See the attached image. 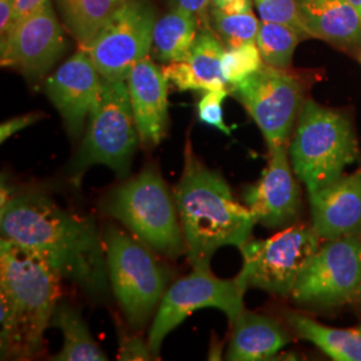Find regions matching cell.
Here are the masks:
<instances>
[{
    "instance_id": "1",
    "label": "cell",
    "mask_w": 361,
    "mask_h": 361,
    "mask_svg": "<svg viewBox=\"0 0 361 361\" xmlns=\"http://www.w3.org/2000/svg\"><path fill=\"white\" fill-rule=\"evenodd\" d=\"M1 237L44 261L87 296L107 295L106 252L95 221L59 207L49 195L13 194L0 207Z\"/></svg>"
},
{
    "instance_id": "2",
    "label": "cell",
    "mask_w": 361,
    "mask_h": 361,
    "mask_svg": "<svg viewBox=\"0 0 361 361\" xmlns=\"http://www.w3.org/2000/svg\"><path fill=\"white\" fill-rule=\"evenodd\" d=\"M185 165L176 188V204L193 269L210 271L216 250L232 245L241 249L250 240L257 219L247 207L235 201L219 171L207 168L185 145Z\"/></svg>"
},
{
    "instance_id": "3",
    "label": "cell",
    "mask_w": 361,
    "mask_h": 361,
    "mask_svg": "<svg viewBox=\"0 0 361 361\" xmlns=\"http://www.w3.org/2000/svg\"><path fill=\"white\" fill-rule=\"evenodd\" d=\"M61 276L22 246L0 241L1 359L31 360L40 355L44 332L59 302Z\"/></svg>"
},
{
    "instance_id": "4",
    "label": "cell",
    "mask_w": 361,
    "mask_h": 361,
    "mask_svg": "<svg viewBox=\"0 0 361 361\" xmlns=\"http://www.w3.org/2000/svg\"><path fill=\"white\" fill-rule=\"evenodd\" d=\"M288 149L293 171L308 194L341 178L345 169L360 158L359 141L348 116L312 99L301 109Z\"/></svg>"
},
{
    "instance_id": "5",
    "label": "cell",
    "mask_w": 361,
    "mask_h": 361,
    "mask_svg": "<svg viewBox=\"0 0 361 361\" xmlns=\"http://www.w3.org/2000/svg\"><path fill=\"white\" fill-rule=\"evenodd\" d=\"M101 207L157 253L177 258L186 252L176 198L154 168L143 169L113 189Z\"/></svg>"
},
{
    "instance_id": "6",
    "label": "cell",
    "mask_w": 361,
    "mask_h": 361,
    "mask_svg": "<svg viewBox=\"0 0 361 361\" xmlns=\"http://www.w3.org/2000/svg\"><path fill=\"white\" fill-rule=\"evenodd\" d=\"M104 244L113 293L130 325L142 329L166 293L168 268L150 247L116 226L106 228Z\"/></svg>"
},
{
    "instance_id": "7",
    "label": "cell",
    "mask_w": 361,
    "mask_h": 361,
    "mask_svg": "<svg viewBox=\"0 0 361 361\" xmlns=\"http://www.w3.org/2000/svg\"><path fill=\"white\" fill-rule=\"evenodd\" d=\"M138 143L141 141L126 80L104 79L70 174L79 182L87 169L104 165L119 177H126Z\"/></svg>"
},
{
    "instance_id": "8",
    "label": "cell",
    "mask_w": 361,
    "mask_h": 361,
    "mask_svg": "<svg viewBox=\"0 0 361 361\" xmlns=\"http://www.w3.org/2000/svg\"><path fill=\"white\" fill-rule=\"evenodd\" d=\"M313 228L292 225L267 240H249L240 249L243 268L235 276L245 288L290 297L301 273L322 246Z\"/></svg>"
},
{
    "instance_id": "9",
    "label": "cell",
    "mask_w": 361,
    "mask_h": 361,
    "mask_svg": "<svg viewBox=\"0 0 361 361\" xmlns=\"http://www.w3.org/2000/svg\"><path fill=\"white\" fill-rule=\"evenodd\" d=\"M231 94L257 123L268 149L289 142L305 104L304 85L289 68L264 63L256 73L231 86Z\"/></svg>"
},
{
    "instance_id": "10",
    "label": "cell",
    "mask_w": 361,
    "mask_h": 361,
    "mask_svg": "<svg viewBox=\"0 0 361 361\" xmlns=\"http://www.w3.org/2000/svg\"><path fill=\"white\" fill-rule=\"evenodd\" d=\"M361 234L328 240L301 273L292 292L302 307L337 308L359 298Z\"/></svg>"
},
{
    "instance_id": "11",
    "label": "cell",
    "mask_w": 361,
    "mask_h": 361,
    "mask_svg": "<svg viewBox=\"0 0 361 361\" xmlns=\"http://www.w3.org/2000/svg\"><path fill=\"white\" fill-rule=\"evenodd\" d=\"M155 10L150 0H129L82 46L101 77L126 80L153 47Z\"/></svg>"
},
{
    "instance_id": "12",
    "label": "cell",
    "mask_w": 361,
    "mask_h": 361,
    "mask_svg": "<svg viewBox=\"0 0 361 361\" xmlns=\"http://www.w3.org/2000/svg\"><path fill=\"white\" fill-rule=\"evenodd\" d=\"M245 288L235 277L233 280H221L210 271L193 269L188 277L171 285L159 302L147 336L152 353L158 357L165 337L194 310L217 308L226 314L229 323H234L245 310Z\"/></svg>"
},
{
    "instance_id": "13",
    "label": "cell",
    "mask_w": 361,
    "mask_h": 361,
    "mask_svg": "<svg viewBox=\"0 0 361 361\" xmlns=\"http://www.w3.org/2000/svg\"><path fill=\"white\" fill-rule=\"evenodd\" d=\"M67 50L65 32L51 1L15 23L1 38L0 63L37 80L51 70Z\"/></svg>"
},
{
    "instance_id": "14",
    "label": "cell",
    "mask_w": 361,
    "mask_h": 361,
    "mask_svg": "<svg viewBox=\"0 0 361 361\" xmlns=\"http://www.w3.org/2000/svg\"><path fill=\"white\" fill-rule=\"evenodd\" d=\"M289 158L288 143L269 149V161L259 180L244 194L257 224L268 229L296 225L301 214V193Z\"/></svg>"
},
{
    "instance_id": "15",
    "label": "cell",
    "mask_w": 361,
    "mask_h": 361,
    "mask_svg": "<svg viewBox=\"0 0 361 361\" xmlns=\"http://www.w3.org/2000/svg\"><path fill=\"white\" fill-rule=\"evenodd\" d=\"M104 78L83 49L66 61L44 83V92L62 116L67 133L78 138L102 91Z\"/></svg>"
},
{
    "instance_id": "16",
    "label": "cell",
    "mask_w": 361,
    "mask_h": 361,
    "mask_svg": "<svg viewBox=\"0 0 361 361\" xmlns=\"http://www.w3.org/2000/svg\"><path fill=\"white\" fill-rule=\"evenodd\" d=\"M126 83L140 141L153 149L162 142L168 129V78L147 55L134 66Z\"/></svg>"
},
{
    "instance_id": "17",
    "label": "cell",
    "mask_w": 361,
    "mask_h": 361,
    "mask_svg": "<svg viewBox=\"0 0 361 361\" xmlns=\"http://www.w3.org/2000/svg\"><path fill=\"white\" fill-rule=\"evenodd\" d=\"M308 195L312 228L323 240L361 234V169Z\"/></svg>"
},
{
    "instance_id": "18",
    "label": "cell",
    "mask_w": 361,
    "mask_h": 361,
    "mask_svg": "<svg viewBox=\"0 0 361 361\" xmlns=\"http://www.w3.org/2000/svg\"><path fill=\"white\" fill-rule=\"evenodd\" d=\"M222 40L213 28H201L193 49L185 61L162 67L169 83L180 91H210L226 89L221 61L225 52Z\"/></svg>"
},
{
    "instance_id": "19",
    "label": "cell",
    "mask_w": 361,
    "mask_h": 361,
    "mask_svg": "<svg viewBox=\"0 0 361 361\" xmlns=\"http://www.w3.org/2000/svg\"><path fill=\"white\" fill-rule=\"evenodd\" d=\"M310 38L352 50L361 46V16L348 0H297Z\"/></svg>"
},
{
    "instance_id": "20",
    "label": "cell",
    "mask_w": 361,
    "mask_h": 361,
    "mask_svg": "<svg viewBox=\"0 0 361 361\" xmlns=\"http://www.w3.org/2000/svg\"><path fill=\"white\" fill-rule=\"evenodd\" d=\"M232 325L226 360H268L292 341L289 334L276 320L255 312L243 310Z\"/></svg>"
},
{
    "instance_id": "21",
    "label": "cell",
    "mask_w": 361,
    "mask_h": 361,
    "mask_svg": "<svg viewBox=\"0 0 361 361\" xmlns=\"http://www.w3.org/2000/svg\"><path fill=\"white\" fill-rule=\"evenodd\" d=\"M288 323L298 337L307 340L336 361H361V324L355 328H331L307 316L290 313Z\"/></svg>"
},
{
    "instance_id": "22",
    "label": "cell",
    "mask_w": 361,
    "mask_h": 361,
    "mask_svg": "<svg viewBox=\"0 0 361 361\" xmlns=\"http://www.w3.org/2000/svg\"><path fill=\"white\" fill-rule=\"evenodd\" d=\"M200 26L190 13L170 10L155 22L153 32L154 56L164 63L185 61L193 49Z\"/></svg>"
},
{
    "instance_id": "23",
    "label": "cell",
    "mask_w": 361,
    "mask_h": 361,
    "mask_svg": "<svg viewBox=\"0 0 361 361\" xmlns=\"http://www.w3.org/2000/svg\"><path fill=\"white\" fill-rule=\"evenodd\" d=\"M50 326L63 334V348L52 357L58 361H104L107 357L91 336L80 313L66 301H59L52 314Z\"/></svg>"
},
{
    "instance_id": "24",
    "label": "cell",
    "mask_w": 361,
    "mask_h": 361,
    "mask_svg": "<svg viewBox=\"0 0 361 361\" xmlns=\"http://www.w3.org/2000/svg\"><path fill=\"white\" fill-rule=\"evenodd\" d=\"M67 31L85 46L129 0H56Z\"/></svg>"
},
{
    "instance_id": "25",
    "label": "cell",
    "mask_w": 361,
    "mask_h": 361,
    "mask_svg": "<svg viewBox=\"0 0 361 361\" xmlns=\"http://www.w3.org/2000/svg\"><path fill=\"white\" fill-rule=\"evenodd\" d=\"M302 39L301 34L292 27L262 20L256 44L265 65L288 70L292 66L295 50Z\"/></svg>"
},
{
    "instance_id": "26",
    "label": "cell",
    "mask_w": 361,
    "mask_h": 361,
    "mask_svg": "<svg viewBox=\"0 0 361 361\" xmlns=\"http://www.w3.org/2000/svg\"><path fill=\"white\" fill-rule=\"evenodd\" d=\"M210 25L228 49L256 43L259 28V22L252 10L228 13L213 6H210Z\"/></svg>"
},
{
    "instance_id": "27",
    "label": "cell",
    "mask_w": 361,
    "mask_h": 361,
    "mask_svg": "<svg viewBox=\"0 0 361 361\" xmlns=\"http://www.w3.org/2000/svg\"><path fill=\"white\" fill-rule=\"evenodd\" d=\"M262 65L264 61L257 44L245 43L225 50L221 61V71L225 82L234 86L256 73Z\"/></svg>"
},
{
    "instance_id": "28",
    "label": "cell",
    "mask_w": 361,
    "mask_h": 361,
    "mask_svg": "<svg viewBox=\"0 0 361 361\" xmlns=\"http://www.w3.org/2000/svg\"><path fill=\"white\" fill-rule=\"evenodd\" d=\"M262 20L295 28L304 39L310 38L302 23L297 0H253Z\"/></svg>"
},
{
    "instance_id": "29",
    "label": "cell",
    "mask_w": 361,
    "mask_h": 361,
    "mask_svg": "<svg viewBox=\"0 0 361 361\" xmlns=\"http://www.w3.org/2000/svg\"><path fill=\"white\" fill-rule=\"evenodd\" d=\"M231 91L228 89L205 91L198 104V118L202 123L213 126L226 135L232 134V129L224 121L222 104Z\"/></svg>"
},
{
    "instance_id": "30",
    "label": "cell",
    "mask_w": 361,
    "mask_h": 361,
    "mask_svg": "<svg viewBox=\"0 0 361 361\" xmlns=\"http://www.w3.org/2000/svg\"><path fill=\"white\" fill-rule=\"evenodd\" d=\"M119 337V352L118 360L140 361L157 359L149 348L147 341L137 336H129L125 331H118Z\"/></svg>"
},
{
    "instance_id": "31",
    "label": "cell",
    "mask_w": 361,
    "mask_h": 361,
    "mask_svg": "<svg viewBox=\"0 0 361 361\" xmlns=\"http://www.w3.org/2000/svg\"><path fill=\"white\" fill-rule=\"evenodd\" d=\"M169 7L182 13H190L197 18L201 28H212L210 6L212 0H168Z\"/></svg>"
},
{
    "instance_id": "32",
    "label": "cell",
    "mask_w": 361,
    "mask_h": 361,
    "mask_svg": "<svg viewBox=\"0 0 361 361\" xmlns=\"http://www.w3.org/2000/svg\"><path fill=\"white\" fill-rule=\"evenodd\" d=\"M43 116L44 114H40V113H28V114L13 116L11 119L4 121L0 125V142H6L11 135L37 123Z\"/></svg>"
},
{
    "instance_id": "33",
    "label": "cell",
    "mask_w": 361,
    "mask_h": 361,
    "mask_svg": "<svg viewBox=\"0 0 361 361\" xmlns=\"http://www.w3.org/2000/svg\"><path fill=\"white\" fill-rule=\"evenodd\" d=\"M49 1H51V0H16L11 26L15 25V23H18V22H20L22 19H25L28 15L37 13L39 8H42Z\"/></svg>"
},
{
    "instance_id": "34",
    "label": "cell",
    "mask_w": 361,
    "mask_h": 361,
    "mask_svg": "<svg viewBox=\"0 0 361 361\" xmlns=\"http://www.w3.org/2000/svg\"><path fill=\"white\" fill-rule=\"evenodd\" d=\"M16 0H0V35L1 38L7 34L13 23V10Z\"/></svg>"
},
{
    "instance_id": "35",
    "label": "cell",
    "mask_w": 361,
    "mask_h": 361,
    "mask_svg": "<svg viewBox=\"0 0 361 361\" xmlns=\"http://www.w3.org/2000/svg\"><path fill=\"white\" fill-rule=\"evenodd\" d=\"M212 6L228 13L252 10V0H212Z\"/></svg>"
},
{
    "instance_id": "36",
    "label": "cell",
    "mask_w": 361,
    "mask_h": 361,
    "mask_svg": "<svg viewBox=\"0 0 361 361\" xmlns=\"http://www.w3.org/2000/svg\"><path fill=\"white\" fill-rule=\"evenodd\" d=\"M348 1L355 7V10H356L361 16V0H348Z\"/></svg>"
},
{
    "instance_id": "37",
    "label": "cell",
    "mask_w": 361,
    "mask_h": 361,
    "mask_svg": "<svg viewBox=\"0 0 361 361\" xmlns=\"http://www.w3.org/2000/svg\"><path fill=\"white\" fill-rule=\"evenodd\" d=\"M357 301H359V302H360V305H361V289H360V295H359V298H357Z\"/></svg>"
},
{
    "instance_id": "38",
    "label": "cell",
    "mask_w": 361,
    "mask_h": 361,
    "mask_svg": "<svg viewBox=\"0 0 361 361\" xmlns=\"http://www.w3.org/2000/svg\"><path fill=\"white\" fill-rule=\"evenodd\" d=\"M360 59H361V56H360Z\"/></svg>"
}]
</instances>
